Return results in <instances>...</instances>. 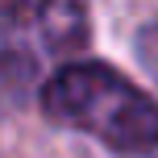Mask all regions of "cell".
<instances>
[{"label": "cell", "instance_id": "1", "mask_svg": "<svg viewBox=\"0 0 158 158\" xmlns=\"http://www.w3.org/2000/svg\"><path fill=\"white\" fill-rule=\"evenodd\" d=\"M42 112L108 150L158 154V104L108 63H67L42 83Z\"/></svg>", "mask_w": 158, "mask_h": 158}, {"label": "cell", "instance_id": "2", "mask_svg": "<svg viewBox=\"0 0 158 158\" xmlns=\"http://www.w3.org/2000/svg\"><path fill=\"white\" fill-rule=\"evenodd\" d=\"M87 4L83 0H4L0 4V79L29 83L50 63L83 50Z\"/></svg>", "mask_w": 158, "mask_h": 158}]
</instances>
